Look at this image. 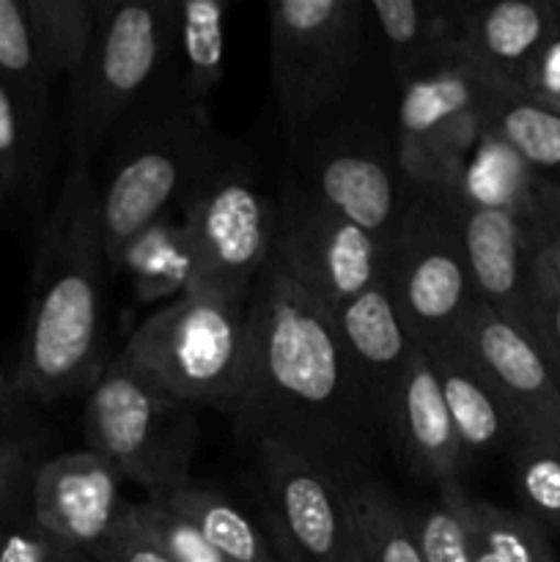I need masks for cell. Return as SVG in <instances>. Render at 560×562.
Returning a JSON list of instances; mask_svg holds the SVG:
<instances>
[{
	"label": "cell",
	"mask_w": 560,
	"mask_h": 562,
	"mask_svg": "<svg viewBox=\"0 0 560 562\" xmlns=\"http://www.w3.org/2000/svg\"><path fill=\"white\" fill-rule=\"evenodd\" d=\"M228 417L239 445L278 442L344 481L368 472L379 423L362 404L333 313L269 258L250 294V335Z\"/></svg>",
	"instance_id": "6da1fadb"
},
{
	"label": "cell",
	"mask_w": 560,
	"mask_h": 562,
	"mask_svg": "<svg viewBox=\"0 0 560 562\" xmlns=\"http://www.w3.org/2000/svg\"><path fill=\"white\" fill-rule=\"evenodd\" d=\"M108 272L99 184L91 165L71 159L33 256L16 395L53 404L102 376Z\"/></svg>",
	"instance_id": "7a4b0ae2"
},
{
	"label": "cell",
	"mask_w": 560,
	"mask_h": 562,
	"mask_svg": "<svg viewBox=\"0 0 560 562\" xmlns=\"http://www.w3.org/2000/svg\"><path fill=\"white\" fill-rule=\"evenodd\" d=\"M250 300L190 289L146 318L115 360L181 406L228 415L247 362Z\"/></svg>",
	"instance_id": "3957f363"
},
{
	"label": "cell",
	"mask_w": 560,
	"mask_h": 562,
	"mask_svg": "<svg viewBox=\"0 0 560 562\" xmlns=\"http://www.w3.org/2000/svg\"><path fill=\"white\" fill-rule=\"evenodd\" d=\"M225 154L206 108L184 102L179 91L159 99L130 130L99 187L104 256L115 261L135 234L179 206L192 184Z\"/></svg>",
	"instance_id": "277c9868"
},
{
	"label": "cell",
	"mask_w": 560,
	"mask_h": 562,
	"mask_svg": "<svg viewBox=\"0 0 560 562\" xmlns=\"http://www.w3.org/2000/svg\"><path fill=\"white\" fill-rule=\"evenodd\" d=\"M179 3L99 0L97 31L69 77L71 159L91 165L97 148L157 86L176 53Z\"/></svg>",
	"instance_id": "5b68a950"
},
{
	"label": "cell",
	"mask_w": 560,
	"mask_h": 562,
	"mask_svg": "<svg viewBox=\"0 0 560 562\" xmlns=\"http://www.w3.org/2000/svg\"><path fill=\"white\" fill-rule=\"evenodd\" d=\"M384 278L417 349L434 351L459 338L478 296L461 247L456 192L415 190L384 250Z\"/></svg>",
	"instance_id": "8992f818"
},
{
	"label": "cell",
	"mask_w": 560,
	"mask_h": 562,
	"mask_svg": "<svg viewBox=\"0 0 560 562\" xmlns=\"http://www.w3.org/2000/svg\"><path fill=\"white\" fill-rule=\"evenodd\" d=\"M179 214L192 252L190 289L250 300L272 258L278 220V198L264 190L256 170L225 151L187 190Z\"/></svg>",
	"instance_id": "52a82bcc"
},
{
	"label": "cell",
	"mask_w": 560,
	"mask_h": 562,
	"mask_svg": "<svg viewBox=\"0 0 560 562\" xmlns=\"http://www.w3.org/2000/svg\"><path fill=\"white\" fill-rule=\"evenodd\" d=\"M269 75L291 135L344 99L362 58L368 3L362 0H272Z\"/></svg>",
	"instance_id": "ba28073f"
},
{
	"label": "cell",
	"mask_w": 560,
	"mask_h": 562,
	"mask_svg": "<svg viewBox=\"0 0 560 562\" xmlns=\"http://www.w3.org/2000/svg\"><path fill=\"white\" fill-rule=\"evenodd\" d=\"M88 450L102 456L121 475L159 497L190 477L195 420L190 406L168 401L137 373L108 362L86 393Z\"/></svg>",
	"instance_id": "9c48e42d"
},
{
	"label": "cell",
	"mask_w": 560,
	"mask_h": 562,
	"mask_svg": "<svg viewBox=\"0 0 560 562\" xmlns=\"http://www.w3.org/2000/svg\"><path fill=\"white\" fill-rule=\"evenodd\" d=\"M272 256L327 311L384 272V247L327 206L300 176L285 179L278 192Z\"/></svg>",
	"instance_id": "30bf717a"
},
{
	"label": "cell",
	"mask_w": 560,
	"mask_h": 562,
	"mask_svg": "<svg viewBox=\"0 0 560 562\" xmlns=\"http://www.w3.org/2000/svg\"><path fill=\"white\" fill-rule=\"evenodd\" d=\"M250 453L283 562H357L349 481L278 442Z\"/></svg>",
	"instance_id": "8fae6325"
},
{
	"label": "cell",
	"mask_w": 560,
	"mask_h": 562,
	"mask_svg": "<svg viewBox=\"0 0 560 562\" xmlns=\"http://www.w3.org/2000/svg\"><path fill=\"white\" fill-rule=\"evenodd\" d=\"M300 179L384 250L415 198V187L399 165L395 135L366 124L344 126L327 137Z\"/></svg>",
	"instance_id": "7c38bea8"
},
{
	"label": "cell",
	"mask_w": 560,
	"mask_h": 562,
	"mask_svg": "<svg viewBox=\"0 0 560 562\" xmlns=\"http://www.w3.org/2000/svg\"><path fill=\"white\" fill-rule=\"evenodd\" d=\"M459 338L511 409L519 437L560 439V376L544 351L481 302Z\"/></svg>",
	"instance_id": "4fadbf2b"
},
{
	"label": "cell",
	"mask_w": 560,
	"mask_h": 562,
	"mask_svg": "<svg viewBox=\"0 0 560 562\" xmlns=\"http://www.w3.org/2000/svg\"><path fill=\"white\" fill-rule=\"evenodd\" d=\"M121 475L93 450H71L36 467L31 516L66 549L91 554L119 525Z\"/></svg>",
	"instance_id": "5bb4252c"
},
{
	"label": "cell",
	"mask_w": 560,
	"mask_h": 562,
	"mask_svg": "<svg viewBox=\"0 0 560 562\" xmlns=\"http://www.w3.org/2000/svg\"><path fill=\"white\" fill-rule=\"evenodd\" d=\"M329 313L357 393L384 431L399 384L421 351L406 329L384 272Z\"/></svg>",
	"instance_id": "9a60e30c"
},
{
	"label": "cell",
	"mask_w": 560,
	"mask_h": 562,
	"mask_svg": "<svg viewBox=\"0 0 560 562\" xmlns=\"http://www.w3.org/2000/svg\"><path fill=\"white\" fill-rule=\"evenodd\" d=\"M459 231L478 302L533 340L527 220L459 201Z\"/></svg>",
	"instance_id": "2e32d148"
},
{
	"label": "cell",
	"mask_w": 560,
	"mask_h": 562,
	"mask_svg": "<svg viewBox=\"0 0 560 562\" xmlns=\"http://www.w3.org/2000/svg\"><path fill=\"white\" fill-rule=\"evenodd\" d=\"M384 434L393 439L406 472L421 483L437 492L461 483L467 467L464 450L423 351H417L404 382L399 384Z\"/></svg>",
	"instance_id": "e0dca14e"
},
{
	"label": "cell",
	"mask_w": 560,
	"mask_h": 562,
	"mask_svg": "<svg viewBox=\"0 0 560 562\" xmlns=\"http://www.w3.org/2000/svg\"><path fill=\"white\" fill-rule=\"evenodd\" d=\"M423 355L437 376L439 393L459 434L467 464L500 450L508 453L519 439V426L461 338Z\"/></svg>",
	"instance_id": "ac0fdd59"
},
{
	"label": "cell",
	"mask_w": 560,
	"mask_h": 562,
	"mask_svg": "<svg viewBox=\"0 0 560 562\" xmlns=\"http://www.w3.org/2000/svg\"><path fill=\"white\" fill-rule=\"evenodd\" d=\"M558 31L560 20L552 0L467 3L461 49L483 77L516 86L538 49Z\"/></svg>",
	"instance_id": "d6986e66"
},
{
	"label": "cell",
	"mask_w": 560,
	"mask_h": 562,
	"mask_svg": "<svg viewBox=\"0 0 560 562\" xmlns=\"http://www.w3.org/2000/svg\"><path fill=\"white\" fill-rule=\"evenodd\" d=\"M395 148L412 146L448 121L481 108L483 75L464 49H450L399 80Z\"/></svg>",
	"instance_id": "ffe728a7"
},
{
	"label": "cell",
	"mask_w": 560,
	"mask_h": 562,
	"mask_svg": "<svg viewBox=\"0 0 560 562\" xmlns=\"http://www.w3.org/2000/svg\"><path fill=\"white\" fill-rule=\"evenodd\" d=\"M464 0H373V25L388 49L395 77L404 80L428 60L461 47Z\"/></svg>",
	"instance_id": "44dd1931"
},
{
	"label": "cell",
	"mask_w": 560,
	"mask_h": 562,
	"mask_svg": "<svg viewBox=\"0 0 560 562\" xmlns=\"http://www.w3.org/2000/svg\"><path fill=\"white\" fill-rule=\"evenodd\" d=\"M148 503L163 505L190 521L228 562H283L267 532L212 483L190 475Z\"/></svg>",
	"instance_id": "7402d4cb"
},
{
	"label": "cell",
	"mask_w": 560,
	"mask_h": 562,
	"mask_svg": "<svg viewBox=\"0 0 560 562\" xmlns=\"http://www.w3.org/2000/svg\"><path fill=\"white\" fill-rule=\"evenodd\" d=\"M126 274L141 305L176 300L192 285V252L179 206L135 234L113 267Z\"/></svg>",
	"instance_id": "603a6c76"
},
{
	"label": "cell",
	"mask_w": 560,
	"mask_h": 562,
	"mask_svg": "<svg viewBox=\"0 0 560 562\" xmlns=\"http://www.w3.org/2000/svg\"><path fill=\"white\" fill-rule=\"evenodd\" d=\"M481 121L536 170H560V115L525 97L519 86L483 77Z\"/></svg>",
	"instance_id": "cb8c5ba5"
},
{
	"label": "cell",
	"mask_w": 560,
	"mask_h": 562,
	"mask_svg": "<svg viewBox=\"0 0 560 562\" xmlns=\"http://www.w3.org/2000/svg\"><path fill=\"white\" fill-rule=\"evenodd\" d=\"M538 179H541V170L525 162L497 135L483 130L481 140L461 173L456 195L467 206L494 209V212H508L522 220H530Z\"/></svg>",
	"instance_id": "d4e9b609"
},
{
	"label": "cell",
	"mask_w": 560,
	"mask_h": 562,
	"mask_svg": "<svg viewBox=\"0 0 560 562\" xmlns=\"http://www.w3.org/2000/svg\"><path fill=\"white\" fill-rule=\"evenodd\" d=\"M225 0H181L176 53L181 71L176 91L184 102L206 108L225 71Z\"/></svg>",
	"instance_id": "484cf974"
},
{
	"label": "cell",
	"mask_w": 560,
	"mask_h": 562,
	"mask_svg": "<svg viewBox=\"0 0 560 562\" xmlns=\"http://www.w3.org/2000/svg\"><path fill=\"white\" fill-rule=\"evenodd\" d=\"M357 562H423L406 508L368 472L349 483Z\"/></svg>",
	"instance_id": "4316f807"
},
{
	"label": "cell",
	"mask_w": 560,
	"mask_h": 562,
	"mask_svg": "<svg viewBox=\"0 0 560 562\" xmlns=\"http://www.w3.org/2000/svg\"><path fill=\"white\" fill-rule=\"evenodd\" d=\"M25 11L49 82L75 75L93 42L99 0H25Z\"/></svg>",
	"instance_id": "83f0119b"
},
{
	"label": "cell",
	"mask_w": 560,
	"mask_h": 562,
	"mask_svg": "<svg viewBox=\"0 0 560 562\" xmlns=\"http://www.w3.org/2000/svg\"><path fill=\"white\" fill-rule=\"evenodd\" d=\"M511 456V475L519 508L549 536H560V439L519 437Z\"/></svg>",
	"instance_id": "f1b7e54d"
},
{
	"label": "cell",
	"mask_w": 560,
	"mask_h": 562,
	"mask_svg": "<svg viewBox=\"0 0 560 562\" xmlns=\"http://www.w3.org/2000/svg\"><path fill=\"white\" fill-rule=\"evenodd\" d=\"M464 510L475 541L497 562H560L552 536L522 510L464 494Z\"/></svg>",
	"instance_id": "f546056e"
},
{
	"label": "cell",
	"mask_w": 560,
	"mask_h": 562,
	"mask_svg": "<svg viewBox=\"0 0 560 562\" xmlns=\"http://www.w3.org/2000/svg\"><path fill=\"white\" fill-rule=\"evenodd\" d=\"M461 483L439 488L437 497L404 505L406 521L423 562H472V530L464 510Z\"/></svg>",
	"instance_id": "4dcf8cb0"
},
{
	"label": "cell",
	"mask_w": 560,
	"mask_h": 562,
	"mask_svg": "<svg viewBox=\"0 0 560 562\" xmlns=\"http://www.w3.org/2000/svg\"><path fill=\"white\" fill-rule=\"evenodd\" d=\"M0 80L38 115H47L49 77L38 58L25 0H0Z\"/></svg>",
	"instance_id": "1f68e13d"
},
{
	"label": "cell",
	"mask_w": 560,
	"mask_h": 562,
	"mask_svg": "<svg viewBox=\"0 0 560 562\" xmlns=\"http://www.w3.org/2000/svg\"><path fill=\"white\" fill-rule=\"evenodd\" d=\"M42 126L44 115L0 80V201L14 198L31 179Z\"/></svg>",
	"instance_id": "d6a6232c"
},
{
	"label": "cell",
	"mask_w": 560,
	"mask_h": 562,
	"mask_svg": "<svg viewBox=\"0 0 560 562\" xmlns=\"http://www.w3.org/2000/svg\"><path fill=\"white\" fill-rule=\"evenodd\" d=\"M530 225V223H527ZM530 333L560 376V272L541 236L530 228Z\"/></svg>",
	"instance_id": "836d02e7"
},
{
	"label": "cell",
	"mask_w": 560,
	"mask_h": 562,
	"mask_svg": "<svg viewBox=\"0 0 560 562\" xmlns=\"http://www.w3.org/2000/svg\"><path fill=\"white\" fill-rule=\"evenodd\" d=\"M124 514L159 543L173 562H228L195 527L157 503H126Z\"/></svg>",
	"instance_id": "e575fe53"
},
{
	"label": "cell",
	"mask_w": 560,
	"mask_h": 562,
	"mask_svg": "<svg viewBox=\"0 0 560 562\" xmlns=\"http://www.w3.org/2000/svg\"><path fill=\"white\" fill-rule=\"evenodd\" d=\"M93 562H173L154 538H148L130 516L121 510L119 525L88 554Z\"/></svg>",
	"instance_id": "d590c367"
},
{
	"label": "cell",
	"mask_w": 560,
	"mask_h": 562,
	"mask_svg": "<svg viewBox=\"0 0 560 562\" xmlns=\"http://www.w3.org/2000/svg\"><path fill=\"white\" fill-rule=\"evenodd\" d=\"M516 86L525 97L560 115V31L547 38Z\"/></svg>",
	"instance_id": "8d00e7d4"
},
{
	"label": "cell",
	"mask_w": 560,
	"mask_h": 562,
	"mask_svg": "<svg viewBox=\"0 0 560 562\" xmlns=\"http://www.w3.org/2000/svg\"><path fill=\"white\" fill-rule=\"evenodd\" d=\"M36 459V439L31 437H9L0 439V525L9 514L11 505L16 503L20 492L27 481H33Z\"/></svg>",
	"instance_id": "74e56055"
},
{
	"label": "cell",
	"mask_w": 560,
	"mask_h": 562,
	"mask_svg": "<svg viewBox=\"0 0 560 562\" xmlns=\"http://www.w3.org/2000/svg\"><path fill=\"white\" fill-rule=\"evenodd\" d=\"M64 549L33 516L25 525L0 527V562H58Z\"/></svg>",
	"instance_id": "f35d334b"
},
{
	"label": "cell",
	"mask_w": 560,
	"mask_h": 562,
	"mask_svg": "<svg viewBox=\"0 0 560 562\" xmlns=\"http://www.w3.org/2000/svg\"><path fill=\"white\" fill-rule=\"evenodd\" d=\"M527 223L560 252V179L541 173L533 198V214Z\"/></svg>",
	"instance_id": "ab89813d"
},
{
	"label": "cell",
	"mask_w": 560,
	"mask_h": 562,
	"mask_svg": "<svg viewBox=\"0 0 560 562\" xmlns=\"http://www.w3.org/2000/svg\"><path fill=\"white\" fill-rule=\"evenodd\" d=\"M11 395H16V390L9 387V384H5V379H3V373H0V423H3V415L9 412Z\"/></svg>",
	"instance_id": "60d3db41"
},
{
	"label": "cell",
	"mask_w": 560,
	"mask_h": 562,
	"mask_svg": "<svg viewBox=\"0 0 560 562\" xmlns=\"http://www.w3.org/2000/svg\"><path fill=\"white\" fill-rule=\"evenodd\" d=\"M472 562H497L486 552V549L481 547V543L475 541V536H472Z\"/></svg>",
	"instance_id": "b9f144b4"
},
{
	"label": "cell",
	"mask_w": 560,
	"mask_h": 562,
	"mask_svg": "<svg viewBox=\"0 0 560 562\" xmlns=\"http://www.w3.org/2000/svg\"><path fill=\"white\" fill-rule=\"evenodd\" d=\"M58 562H93L88 554L82 552H75V549H64V554H60Z\"/></svg>",
	"instance_id": "7bdbcfd3"
},
{
	"label": "cell",
	"mask_w": 560,
	"mask_h": 562,
	"mask_svg": "<svg viewBox=\"0 0 560 562\" xmlns=\"http://www.w3.org/2000/svg\"><path fill=\"white\" fill-rule=\"evenodd\" d=\"M530 228H533V225H530ZM533 231H536V228H533ZM536 234H538V231H536ZM538 236H541V234H538ZM541 239H544V236H541ZM544 245H547V250H549V258H552L555 269H558V272H560V252H558V250H555V247H552V245H549V241H547V239H544Z\"/></svg>",
	"instance_id": "ee69618b"
},
{
	"label": "cell",
	"mask_w": 560,
	"mask_h": 562,
	"mask_svg": "<svg viewBox=\"0 0 560 562\" xmlns=\"http://www.w3.org/2000/svg\"><path fill=\"white\" fill-rule=\"evenodd\" d=\"M552 9H555V14H558V20H560V0H552Z\"/></svg>",
	"instance_id": "f6af8a7d"
},
{
	"label": "cell",
	"mask_w": 560,
	"mask_h": 562,
	"mask_svg": "<svg viewBox=\"0 0 560 562\" xmlns=\"http://www.w3.org/2000/svg\"><path fill=\"white\" fill-rule=\"evenodd\" d=\"M0 527H3V525H0Z\"/></svg>",
	"instance_id": "bcb514c9"
}]
</instances>
